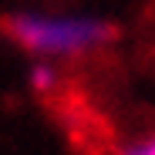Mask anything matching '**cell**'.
Here are the masks:
<instances>
[{"instance_id": "3957f363", "label": "cell", "mask_w": 155, "mask_h": 155, "mask_svg": "<svg viewBox=\"0 0 155 155\" xmlns=\"http://www.w3.org/2000/svg\"><path fill=\"white\" fill-rule=\"evenodd\" d=\"M125 155H155V138H148V142H138L135 148H128Z\"/></svg>"}, {"instance_id": "6da1fadb", "label": "cell", "mask_w": 155, "mask_h": 155, "mask_svg": "<svg viewBox=\"0 0 155 155\" xmlns=\"http://www.w3.org/2000/svg\"><path fill=\"white\" fill-rule=\"evenodd\" d=\"M7 34L34 54H84L111 41V24L94 17H47V14H14Z\"/></svg>"}, {"instance_id": "7a4b0ae2", "label": "cell", "mask_w": 155, "mask_h": 155, "mask_svg": "<svg viewBox=\"0 0 155 155\" xmlns=\"http://www.w3.org/2000/svg\"><path fill=\"white\" fill-rule=\"evenodd\" d=\"M31 84H34L37 91H51V88L58 84V71L51 68V64H44V61L34 64V68H31Z\"/></svg>"}]
</instances>
